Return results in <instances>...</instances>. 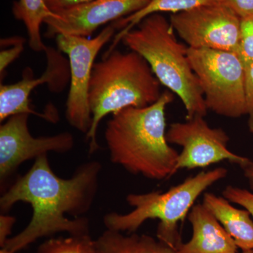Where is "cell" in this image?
<instances>
[{
	"label": "cell",
	"instance_id": "6da1fadb",
	"mask_svg": "<svg viewBox=\"0 0 253 253\" xmlns=\"http://www.w3.org/2000/svg\"><path fill=\"white\" fill-rule=\"evenodd\" d=\"M101 163L81 165L72 177L62 179L51 169L47 155L37 158L25 175L20 176L1 196L0 208L7 212L18 202L33 208L28 226L4 247L16 253L37 240L66 232L70 236L89 235L87 218L80 217L90 210L99 188Z\"/></svg>",
	"mask_w": 253,
	"mask_h": 253
},
{
	"label": "cell",
	"instance_id": "7a4b0ae2",
	"mask_svg": "<svg viewBox=\"0 0 253 253\" xmlns=\"http://www.w3.org/2000/svg\"><path fill=\"white\" fill-rule=\"evenodd\" d=\"M174 100L163 91L156 103L113 115L105 131L110 159L133 174L161 181L174 175L178 154L166 138V110Z\"/></svg>",
	"mask_w": 253,
	"mask_h": 253
},
{
	"label": "cell",
	"instance_id": "3957f363",
	"mask_svg": "<svg viewBox=\"0 0 253 253\" xmlns=\"http://www.w3.org/2000/svg\"><path fill=\"white\" fill-rule=\"evenodd\" d=\"M161 85L147 61L135 51L115 49L95 63L89 89L92 121L85 134L89 154L99 149L96 134L103 118L126 108L151 106L161 97Z\"/></svg>",
	"mask_w": 253,
	"mask_h": 253
},
{
	"label": "cell",
	"instance_id": "277c9868",
	"mask_svg": "<svg viewBox=\"0 0 253 253\" xmlns=\"http://www.w3.org/2000/svg\"><path fill=\"white\" fill-rule=\"evenodd\" d=\"M170 22L160 14L150 15L122 37L121 41L149 63L158 81L177 95L187 119L207 115L204 94L191 68L188 49L176 39Z\"/></svg>",
	"mask_w": 253,
	"mask_h": 253
},
{
	"label": "cell",
	"instance_id": "5b68a950",
	"mask_svg": "<svg viewBox=\"0 0 253 253\" xmlns=\"http://www.w3.org/2000/svg\"><path fill=\"white\" fill-rule=\"evenodd\" d=\"M227 173L226 168L219 167L188 177L166 192L129 194L126 201L133 211L126 214L108 213L104 217V225L110 230L134 233L148 219H159L158 239L176 251L182 244L178 224L188 216L201 194Z\"/></svg>",
	"mask_w": 253,
	"mask_h": 253
},
{
	"label": "cell",
	"instance_id": "8992f818",
	"mask_svg": "<svg viewBox=\"0 0 253 253\" xmlns=\"http://www.w3.org/2000/svg\"><path fill=\"white\" fill-rule=\"evenodd\" d=\"M188 57L208 110L229 118L247 114L245 68L237 53L189 47Z\"/></svg>",
	"mask_w": 253,
	"mask_h": 253
},
{
	"label": "cell",
	"instance_id": "52a82bcc",
	"mask_svg": "<svg viewBox=\"0 0 253 253\" xmlns=\"http://www.w3.org/2000/svg\"><path fill=\"white\" fill-rule=\"evenodd\" d=\"M116 28L113 23L92 39L71 35L56 37L58 48L68 55L70 66L71 86L66 101V119L71 126L85 134L92 121L89 89L95 59L114 36Z\"/></svg>",
	"mask_w": 253,
	"mask_h": 253
},
{
	"label": "cell",
	"instance_id": "ba28073f",
	"mask_svg": "<svg viewBox=\"0 0 253 253\" xmlns=\"http://www.w3.org/2000/svg\"><path fill=\"white\" fill-rule=\"evenodd\" d=\"M169 144L181 147L174 174L181 169L208 167L223 161L244 167L249 158L234 154L228 149L229 137L221 128L210 126L202 116H195L186 122L174 123L166 132Z\"/></svg>",
	"mask_w": 253,
	"mask_h": 253
},
{
	"label": "cell",
	"instance_id": "9c48e42d",
	"mask_svg": "<svg viewBox=\"0 0 253 253\" xmlns=\"http://www.w3.org/2000/svg\"><path fill=\"white\" fill-rule=\"evenodd\" d=\"M169 22L189 48L238 54L241 18L225 5H206L174 14Z\"/></svg>",
	"mask_w": 253,
	"mask_h": 253
},
{
	"label": "cell",
	"instance_id": "30bf717a",
	"mask_svg": "<svg viewBox=\"0 0 253 253\" xmlns=\"http://www.w3.org/2000/svg\"><path fill=\"white\" fill-rule=\"evenodd\" d=\"M29 115H14L0 126V178L3 181L20 165L54 151L66 153L74 146L71 133L33 137L28 129Z\"/></svg>",
	"mask_w": 253,
	"mask_h": 253
},
{
	"label": "cell",
	"instance_id": "8fae6325",
	"mask_svg": "<svg viewBox=\"0 0 253 253\" xmlns=\"http://www.w3.org/2000/svg\"><path fill=\"white\" fill-rule=\"evenodd\" d=\"M61 51L46 46L45 51L47 66L44 73L38 78H35L31 68H26L23 72L22 79L13 84L0 85V121L2 123L14 115L26 113L35 115L51 123L57 122V111L54 108H49L44 113L32 109V91L38 86L46 83L49 89L54 92L62 91L67 84L70 76V66Z\"/></svg>",
	"mask_w": 253,
	"mask_h": 253
},
{
	"label": "cell",
	"instance_id": "7c38bea8",
	"mask_svg": "<svg viewBox=\"0 0 253 253\" xmlns=\"http://www.w3.org/2000/svg\"><path fill=\"white\" fill-rule=\"evenodd\" d=\"M149 0H91L53 12L46 18L45 36H90L100 26L116 22L144 8Z\"/></svg>",
	"mask_w": 253,
	"mask_h": 253
},
{
	"label": "cell",
	"instance_id": "4fadbf2b",
	"mask_svg": "<svg viewBox=\"0 0 253 253\" xmlns=\"http://www.w3.org/2000/svg\"><path fill=\"white\" fill-rule=\"evenodd\" d=\"M188 219L192 237L182 243L176 253H237L239 248L234 239L204 204L194 205Z\"/></svg>",
	"mask_w": 253,
	"mask_h": 253
},
{
	"label": "cell",
	"instance_id": "5bb4252c",
	"mask_svg": "<svg viewBox=\"0 0 253 253\" xmlns=\"http://www.w3.org/2000/svg\"><path fill=\"white\" fill-rule=\"evenodd\" d=\"M242 251H253V217L247 210L239 209L230 201L212 193H206L204 203Z\"/></svg>",
	"mask_w": 253,
	"mask_h": 253
},
{
	"label": "cell",
	"instance_id": "9a60e30c",
	"mask_svg": "<svg viewBox=\"0 0 253 253\" xmlns=\"http://www.w3.org/2000/svg\"><path fill=\"white\" fill-rule=\"evenodd\" d=\"M99 253H176V250L151 236L106 231L95 240Z\"/></svg>",
	"mask_w": 253,
	"mask_h": 253
},
{
	"label": "cell",
	"instance_id": "2e32d148",
	"mask_svg": "<svg viewBox=\"0 0 253 253\" xmlns=\"http://www.w3.org/2000/svg\"><path fill=\"white\" fill-rule=\"evenodd\" d=\"M215 4H221L219 0H149L148 4L140 11L113 23L115 27L121 31L114 37L112 44L106 52L116 49L118 43L121 42L122 37L150 15L161 12L177 14L199 6Z\"/></svg>",
	"mask_w": 253,
	"mask_h": 253
},
{
	"label": "cell",
	"instance_id": "e0dca14e",
	"mask_svg": "<svg viewBox=\"0 0 253 253\" xmlns=\"http://www.w3.org/2000/svg\"><path fill=\"white\" fill-rule=\"evenodd\" d=\"M14 17L22 21L29 37V46L33 51H45L46 46L42 39L41 28L44 21L53 14L45 0H18L12 8Z\"/></svg>",
	"mask_w": 253,
	"mask_h": 253
},
{
	"label": "cell",
	"instance_id": "ac0fdd59",
	"mask_svg": "<svg viewBox=\"0 0 253 253\" xmlns=\"http://www.w3.org/2000/svg\"><path fill=\"white\" fill-rule=\"evenodd\" d=\"M38 253H99L90 235L51 239L38 248Z\"/></svg>",
	"mask_w": 253,
	"mask_h": 253
},
{
	"label": "cell",
	"instance_id": "d6986e66",
	"mask_svg": "<svg viewBox=\"0 0 253 253\" xmlns=\"http://www.w3.org/2000/svg\"><path fill=\"white\" fill-rule=\"evenodd\" d=\"M238 54L245 69L253 62V15L241 18V34Z\"/></svg>",
	"mask_w": 253,
	"mask_h": 253
},
{
	"label": "cell",
	"instance_id": "ffe728a7",
	"mask_svg": "<svg viewBox=\"0 0 253 253\" xmlns=\"http://www.w3.org/2000/svg\"><path fill=\"white\" fill-rule=\"evenodd\" d=\"M24 38L21 37L4 38L1 40V46H10L9 49L1 50L0 52V73L4 77L6 68L14 62L24 49Z\"/></svg>",
	"mask_w": 253,
	"mask_h": 253
},
{
	"label": "cell",
	"instance_id": "44dd1931",
	"mask_svg": "<svg viewBox=\"0 0 253 253\" xmlns=\"http://www.w3.org/2000/svg\"><path fill=\"white\" fill-rule=\"evenodd\" d=\"M222 196L233 204L247 210L253 217V192L234 186H227L222 191Z\"/></svg>",
	"mask_w": 253,
	"mask_h": 253
},
{
	"label": "cell",
	"instance_id": "7402d4cb",
	"mask_svg": "<svg viewBox=\"0 0 253 253\" xmlns=\"http://www.w3.org/2000/svg\"><path fill=\"white\" fill-rule=\"evenodd\" d=\"M245 94L249 130L253 133V62L245 69Z\"/></svg>",
	"mask_w": 253,
	"mask_h": 253
},
{
	"label": "cell",
	"instance_id": "603a6c76",
	"mask_svg": "<svg viewBox=\"0 0 253 253\" xmlns=\"http://www.w3.org/2000/svg\"><path fill=\"white\" fill-rule=\"evenodd\" d=\"M219 2L234 11L240 18L253 15V0H219Z\"/></svg>",
	"mask_w": 253,
	"mask_h": 253
},
{
	"label": "cell",
	"instance_id": "cb8c5ba5",
	"mask_svg": "<svg viewBox=\"0 0 253 253\" xmlns=\"http://www.w3.org/2000/svg\"><path fill=\"white\" fill-rule=\"evenodd\" d=\"M15 221L14 217L11 216L1 214L0 216V246L4 247L6 241L9 239L8 236L11 234V229L14 225Z\"/></svg>",
	"mask_w": 253,
	"mask_h": 253
},
{
	"label": "cell",
	"instance_id": "d4e9b609",
	"mask_svg": "<svg viewBox=\"0 0 253 253\" xmlns=\"http://www.w3.org/2000/svg\"><path fill=\"white\" fill-rule=\"evenodd\" d=\"M91 0H45L48 8L52 12L67 9L76 5L84 4Z\"/></svg>",
	"mask_w": 253,
	"mask_h": 253
},
{
	"label": "cell",
	"instance_id": "484cf974",
	"mask_svg": "<svg viewBox=\"0 0 253 253\" xmlns=\"http://www.w3.org/2000/svg\"><path fill=\"white\" fill-rule=\"evenodd\" d=\"M241 168L244 170V176L249 181L251 189H253V161H250L248 164Z\"/></svg>",
	"mask_w": 253,
	"mask_h": 253
},
{
	"label": "cell",
	"instance_id": "4316f807",
	"mask_svg": "<svg viewBox=\"0 0 253 253\" xmlns=\"http://www.w3.org/2000/svg\"><path fill=\"white\" fill-rule=\"evenodd\" d=\"M0 253H16L12 252V251H8V250L5 249H1L0 250Z\"/></svg>",
	"mask_w": 253,
	"mask_h": 253
},
{
	"label": "cell",
	"instance_id": "83f0119b",
	"mask_svg": "<svg viewBox=\"0 0 253 253\" xmlns=\"http://www.w3.org/2000/svg\"><path fill=\"white\" fill-rule=\"evenodd\" d=\"M241 253H253V251H242Z\"/></svg>",
	"mask_w": 253,
	"mask_h": 253
}]
</instances>
